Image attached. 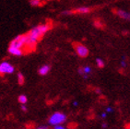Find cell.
I'll return each instance as SVG.
<instances>
[{"mask_svg": "<svg viewBox=\"0 0 130 129\" xmlns=\"http://www.w3.org/2000/svg\"><path fill=\"white\" fill-rule=\"evenodd\" d=\"M51 29V25L49 23L38 25L36 27L32 28L27 34V41H26V51H31L36 46V43L40 40L42 36L46 33Z\"/></svg>", "mask_w": 130, "mask_h": 129, "instance_id": "obj_1", "label": "cell"}, {"mask_svg": "<svg viewBox=\"0 0 130 129\" xmlns=\"http://www.w3.org/2000/svg\"><path fill=\"white\" fill-rule=\"evenodd\" d=\"M67 121V115L64 112H55L51 114V116L48 119L49 124L55 126V125H59V124H64Z\"/></svg>", "mask_w": 130, "mask_h": 129, "instance_id": "obj_2", "label": "cell"}, {"mask_svg": "<svg viewBox=\"0 0 130 129\" xmlns=\"http://www.w3.org/2000/svg\"><path fill=\"white\" fill-rule=\"evenodd\" d=\"M26 41H27V34L18 35L10 42L9 46H13V47H17L24 50L26 46Z\"/></svg>", "mask_w": 130, "mask_h": 129, "instance_id": "obj_3", "label": "cell"}, {"mask_svg": "<svg viewBox=\"0 0 130 129\" xmlns=\"http://www.w3.org/2000/svg\"><path fill=\"white\" fill-rule=\"evenodd\" d=\"M15 72V67L8 61L0 63V75H9Z\"/></svg>", "mask_w": 130, "mask_h": 129, "instance_id": "obj_4", "label": "cell"}, {"mask_svg": "<svg viewBox=\"0 0 130 129\" xmlns=\"http://www.w3.org/2000/svg\"><path fill=\"white\" fill-rule=\"evenodd\" d=\"M75 50L77 55L79 57L85 58L89 55V49L86 47L85 45L81 44V43H76L75 44Z\"/></svg>", "mask_w": 130, "mask_h": 129, "instance_id": "obj_5", "label": "cell"}, {"mask_svg": "<svg viewBox=\"0 0 130 129\" xmlns=\"http://www.w3.org/2000/svg\"><path fill=\"white\" fill-rule=\"evenodd\" d=\"M92 71V68L90 67V66H85V67H82L78 68V74L80 76H82V77L84 79H87L88 77H89V75L91 73Z\"/></svg>", "mask_w": 130, "mask_h": 129, "instance_id": "obj_6", "label": "cell"}, {"mask_svg": "<svg viewBox=\"0 0 130 129\" xmlns=\"http://www.w3.org/2000/svg\"><path fill=\"white\" fill-rule=\"evenodd\" d=\"M8 51L10 55H14V56H21V55L24 54V51H23L22 49H20V48H17V47H13V46H9Z\"/></svg>", "mask_w": 130, "mask_h": 129, "instance_id": "obj_7", "label": "cell"}, {"mask_svg": "<svg viewBox=\"0 0 130 129\" xmlns=\"http://www.w3.org/2000/svg\"><path fill=\"white\" fill-rule=\"evenodd\" d=\"M115 14L123 20H130V12H127V11H125V10L122 9H117L115 10Z\"/></svg>", "mask_w": 130, "mask_h": 129, "instance_id": "obj_8", "label": "cell"}, {"mask_svg": "<svg viewBox=\"0 0 130 129\" xmlns=\"http://www.w3.org/2000/svg\"><path fill=\"white\" fill-rule=\"evenodd\" d=\"M38 72L41 76H45V75H47L48 73L50 72V67L48 66V64H43L42 67L39 68L38 70Z\"/></svg>", "mask_w": 130, "mask_h": 129, "instance_id": "obj_9", "label": "cell"}, {"mask_svg": "<svg viewBox=\"0 0 130 129\" xmlns=\"http://www.w3.org/2000/svg\"><path fill=\"white\" fill-rule=\"evenodd\" d=\"M74 12L79 13V14H88V13L90 12V8H88V7H80V8H77Z\"/></svg>", "mask_w": 130, "mask_h": 129, "instance_id": "obj_10", "label": "cell"}, {"mask_svg": "<svg viewBox=\"0 0 130 129\" xmlns=\"http://www.w3.org/2000/svg\"><path fill=\"white\" fill-rule=\"evenodd\" d=\"M18 101H19L20 104H26L28 102V98L26 95H20L19 98H18Z\"/></svg>", "mask_w": 130, "mask_h": 129, "instance_id": "obj_11", "label": "cell"}, {"mask_svg": "<svg viewBox=\"0 0 130 129\" xmlns=\"http://www.w3.org/2000/svg\"><path fill=\"white\" fill-rule=\"evenodd\" d=\"M30 5L32 7H39L42 5V0H30Z\"/></svg>", "mask_w": 130, "mask_h": 129, "instance_id": "obj_12", "label": "cell"}, {"mask_svg": "<svg viewBox=\"0 0 130 129\" xmlns=\"http://www.w3.org/2000/svg\"><path fill=\"white\" fill-rule=\"evenodd\" d=\"M17 77H18V82H19V84L22 85L23 83H24V77H23V75L21 74V73H18Z\"/></svg>", "mask_w": 130, "mask_h": 129, "instance_id": "obj_13", "label": "cell"}, {"mask_svg": "<svg viewBox=\"0 0 130 129\" xmlns=\"http://www.w3.org/2000/svg\"><path fill=\"white\" fill-rule=\"evenodd\" d=\"M96 64H97L98 67L102 68V67H104V62H103V59H101V58H97V59H96Z\"/></svg>", "mask_w": 130, "mask_h": 129, "instance_id": "obj_14", "label": "cell"}, {"mask_svg": "<svg viewBox=\"0 0 130 129\" xmlns=\"http://www.w3.org/2000/svg\"><path fill=\"white\" fill-rule=\"evenodd\" d=\"M120 64L122 67H126V61H125V56H122V59L120 61Z\"/></svg>", "mask_w": 130, "mask_h": 129, "instance_id": "obj_15", "label": "cell"}, {"mask_svg": "<svg viewBox=\"0 0 130 129\" xmlns=\"http://www.w3.org/2000/svg\"><path fill=\"white\" fill-rule=\"evenodd\" d=\"M74 11L73 10H66V11H63L62 12V15H66V16H68V15H71V14H74Z\"/></svg>", "mask_w": 130, "mask_h": 129, "instance_id": "obj_16", "label": "cell"}, {"mask_svg": "<svg viewBox=\"0 0 130 129\" xmlns=\"http://www.w3.org/2000/svg\"><path fill=\"white\" fill-rule=\"evenodd\" d=\"M105 112H107V114H112V112H113V107H110V106L106 107V109H105Z\"/></svg>", "mask_w": 130, "mask_h": 129, "instance_id": "obj_17", "label": "cell"}, {"mask_svg": "<svg viewBox=\"0 0 130 129\" xmlns=\"http://www.w3.org/2000/svg\"><path fill=\"white\" fill-rule=\"evenodd\" d=\"M20 110L22 111V112H26L28 111V109H27V106H26L25 104H21V106H20Z\"/></svg>", "mask_w": 130, "mask_h": 129, "instance_id": "obj_18", "label": "cell"}, {"mask_svg": "<svg viewBox=\"0 0 130 129\" xmlns=\"http://www.w3.org/2000/svg\"><path fill=\"white\" fill-rule=\"evenodd\" d=\"M54 129H68V128L65 126H63L62 124H59V125H55V126H54Z\"/></svg>", "mask_w": 130, "mask_h": 129, "instance_id": "obj_19", "label": "cell"}, {"mask_svg": "<svg viewBox=\"0 0 130 129\" xmlns=\"http://www.w3.org/2000/svg\"><path fill=\"white\" fill-rule=\"evenodd\" d=\"M36 129H49V128H48L47 125H40V126H38Z\"/></svg>", "mask_w": 130, "mask_h": 129, "instance_id": "obj_20", "label": "cell"}, {"mask_svg": "<svg viewBox=\"0 0 130 129\" xmlns=\"http://www.w3.org/2000/svg\"><path fill=\"white\" fill-rule=\"evenodd\" d=\"M106 115H107V112H103V114H101V117H102L103 119H105V118H106Z\"/></svg>", "mask_w": 130, "mask_h": 129, "instance_id": "obj_21", "label": "cell"}, {"mask_svg": "<svg viewBox=\"0 0 130 129\" xmlns=\"http://www.w3.org/2000/svg\"><path fill=\"white\" fill-rule=\"evenodd\" d=\"M102 127H103V129H106L108 127V124H107V123H103L102 124Z\"/></svg>", "mask_w": 130, "mask_h": 129, "instance_id": "obj_22", "label": "cell"}, {"mask_svg": "<svg viewBox=\"0 0 130 129\" xmlns=\"http://www.w3.org/2000/svg\"><path fill=\"white\" fill-rule=\"evenodd\" d=\"M95 92L97 93V94H102V90H101L100 89H95Z\"/></svg>", "mask_w": 130, "mask_h": 129, "instance_id": "obj_23", "label": "cell"}, {"mask_svg": "<svg viewBox=\"0 0 130 129\" xmlns=\"http://www.w3.org/2000/svg\"><path fill=\"white\" fill-rule=\"evenodd\" d=\"M73 106H75V107L78 106V102H73Z\"/></svg>", "mask_w": 130, "mask_h": 129, "instance_id": "obj_24", "label": "cell"}, {"mask_svg": "<svg viewBox=\"0 0 130 129\" xmlns=\"http://www.w3.org/2000/svg\"><path fill=\"white\" fill-rule=\"evenodd\" d=\"M127 129H130V127H128V128H127Z\"/></svg>", "mask_w": 130, "mask_h": 129, "instance_id": "obj_25", "label": "cell"}]
</instances>
